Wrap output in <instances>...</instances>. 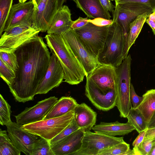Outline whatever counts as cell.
<instances>
[{
  "instance_id": "obj_50",
  "label": "cell",
  "mask_w": 155,
  "mask_h": 155,
  "mask_svg": "<svg viewBox=\"0 0 155 155\" xmlns=\"http://www.w3.org/2000/svg\"><path fill=\"white\" fill-rule=\"evenodd\" d=\"M153 12H154L155 13V8L153 10Z\"/></svg>"
},
{
  "instance_id": "obj_31",
  "label": "cell",
  "mask_w": 155,
  "mask_h": 155,
  "mask_svg": "<svg viewBox=\"0 0 155 155\" xmlns=\"http://www.w3.org/2000/svg\"><path fill=\"white\" fill-rule=\"evenodd\" d=\"M130 148V145L124 142L102 150L97 155H122Z\"/></svg>"
},
{
  "instance_id": "obj_46",
  "label": "cell",
  "mask_w": 155,
  "mask_h": 155,
  "mask_svg": "<svg viewBox=\"0 0 155 155\" xmlns=\"http://www.w3.org/2000/svg\"><path fill=\"white\" fill-rule=\"evenodd\" d=\"M122 155H134V153L133 149L131 150L130 148L126 152L124 153Z\"/></svg>"
},
{
  "instance_id": "obj_45",
  "label": "cell",
  "mask_w": 155,
  "mask_h": 155,
  "mask_svg": "<svg viewBox=\"0 0 155 155\" xmlns=\"http://www.w3.org/2000/svg\"><path fill=\"white\" fill-rule=\"evenodd\" d=\"M66 0H58L57 11L62 6Z\"/></svg>"
},
{
  "instance_id": "obj_48",
  "label": "cell",
  "mask_w": 155,
  "mask_h": 155,
  "mask_svg": "<svg viewBox=\"0 0 155 155\" xmlns=\"http://www.w3.org/2000/svg\"><path fill=\"white\" fill-rule=\"evenodd\" d=\"M35 6L37 7L41 0H32Z\"/></svg>"
},
{
  "instance_id": "obj_25",
  "label": "cell",
  "mask_w": 155,
  "mask_h": 155,
  "mask_svg": "<svg viewBox=\"0 0 155 155\" xmlns=\"http://www.w3.org/2000/svg\"><path fill=\"white\" fill-rule=\"evenodd\" d=\"M142 97V101L137 108L143 115L147 126L155 112V89L147 91Z\"/></svg>"
},
{
  "instance_id": "obj_8",
  "label": "cell",
  "mask_w": 155,
  "mask_h": 155,
  "mask_svg": "<svg viewBox=\"0 0 155 155\" xmlns=\"http://www.w3.org/2000/svg\"><path fill=\"white\" fill-rule=\"evenodd\" d=\"M40 31L32 26H15L4 31L1 36L0 51L14 52L29 40L38 35Z\"/></svg>"
},
{
  "instance_id": "obj_37",
  "label": "cell",
  "mask_w": 155,
  "mask_h": 155,
  "mask_svg": "<svg viewBox=\"0 0 155 155\" xmlns=\"http://www.w3.org/2000/svg\"><path fill=\"white\" fill-rule=\"evenodd\" d=\"M143 97L139 96L135 92L134 87L131 84L130 88V100L133 107L137 108L142 102Z\"/></svg>"
},
{
  "instance_id": "obj_36",
  "label": "cell",
  "mask_w": 155,
  "mask_h": 155,
  "mask_svg": "<svg viewBox=\"0 0 155 155\" xmlns=\"http://www.w3.org/2000/svg\"><path fill=\"white\" fill-rule=\"evenodd\" d=\"M115 3H130L146 5L155 8V0H115Z\"/></svg>"
},
{
  "instance_id": "obj_27",
  "label": "cell",
  "mask_w": 155,
  "mask_h": 155,
  "mask_svg": "<svg viewBox=\"0 0 155 155\" xmlns=\"http://www.w3.org/2000/svg\"><path fill=\"white\" fill-rule=\"evenodd\" d=\"M21 152L14 146L6 130H0V155H20Z\"/></svg>"
},
{
  "instance_id": "obj_3",
  "label": "cell",
  "mask_w": 155,
  "mask_h": 155,
  "mask_svg": "<svg viewBox=\"0 0 155 155\" xmlns=\"http://www.w3.org/2000/svg\"><path fill=\"white\" fill-rule=\"evenodd\" d=\"M125 39L123 29L114 22L110 25L104 48L97 58L100 64L116 68L124 60Z\"/></svg>"
},
{
  "instance_id": "obj_44",
  "label": "cell",
  "mask_w": 155,
  "mask_h": 155,
  "mask_svg": "<svg viewBox=\"0 0 155 155\" xmlns=\"http://www.w3.org/2000/svg\"><path fill=\"white\" fill-rule=\"evenodd\" d=\"M155 128V112L153 113L147 126L148 129Z\"/></svg>"
},
{
  "instance_id": "obj_51",
  "label": "cell",
  "mask_w": 155,
  "mask_h": 155,
  "mask_svg": "<svg viewBox=\"0 0 155 155\" xmlns=\"http://www.w3.org/2000/svg\"><path fill=\"white\" fill-rule=\"evenodd\" d=\"M111 1H115V0H110Z\"/></svg>"
},
{
  "instance_id": "obj_33",
  "label": "cell",
  "mask_w": 155,
  "mask_h": 155,
  "mask_svg": "<svg viewBox=\"0 0 155 155\" xmlns=\"http://www.w3.org/2000/svg\"><path fill=\"white\" fill-rule=\"evenodd\" d=\"M155 145V137L144 139L136 148H133L134 155H149L152 147Z\"/></svg>"
},
{
  "instance_id": "obj_18",
  "label": "cell",
  "mask_w": 155,
  "mask_h": 155,
  "mask_svg": "<svg viewBox=\"0 0 155 155\" xmlns=\"http://www.w3.org/2000/svg\"><path fill=\"white\" fill-rule=\"evenodd\" d=\"M115 68L110 65L100 64L86 77V79L101 89H115Z\"/></svg>"
},
{
  "instance_id": "obj_6",
  "label": "cell",
  "mask_w": 155,
  "mask_h": 155,
  "mask_svg": "<svg viewBox=\"0 0 155 155\" xmlns=\"http://www.w3.org/2000/svg\"><path fill=\"white\" fill-rule=\"evenodd\" d=\"M110 25L101 27L88 22L84 26L74 30L89 51L97 58L104 48Z\"/></svg>"
},
{
  "instance_id": "obj_7",
  "label": "cell",
  "mask_w": 155,
  "mask_h": 155,
  "mask_svg": "<svg viewBox=\"0 0 155 155\" xmlns=\"http://www.w3.org/2000/svg\"><path fill=\"white\" fill-rule=\"evenodd\" d=\"M124 142L123 137L110 136L86 130L81 147L72 155H97L101 150Z\"/></svg>"
},
{
  "instance_id": "obj_34",
  "label": "cell",
  "mask_w": 155,
  "mask_h": 155,
  "mask_svg": "<svg viewBox=\"0 0 155 155\" xmlns=\"http://www.w3.org/2000/svg\"><path fill=\"white\" fill-rule=\"evenodd\" d=\"M0 59L12 69L15 72L18 69L17 57L15 52L0 51Z\"/></svg>"
},
{
  "instance_id": "obj_43",
  "label": "cell",
  "mask_w": 155,
  "mask_h": 155,
  "mask_svg": "<svg viewBox=\"0 0 155 155\" xmlns=\"http://www.w3.org/2000/svg\"><path fill=\"white\" fill-rule=\"evenodd\" d=\"M155 137V128L147 129L144 139Z\"/></svg>"
},
{
  "instance_id": "obj_26",
  "label": "cell",
  "mask_w": 155,
  "mask_h": 155,
  "mask_svg": "<svg viewBox=\"0 0 155 155\" xmlns=\"http://www.w3.org/2000/svg\"><path fill=\"white\" fill-rule=\"evenodd\" d=\"M126 118L127 122L133 126L139 133L147 128L144 117L137 108L132 107Z\"/></svg>"
},
{
  "instance_id": "obj_41",
  "label": "cell",
  "mask_w": 155,
  "mask_h": 155,
  "mask_svg": "<svg viewBox=\"0 0 155 155\" xmlns=\"http://www.w3.org/2000/svg\"><path fill=\"white\" fill-rule=\"evenodd\" d=\"M146 22L151 28L154 34L155 35V13L151 14L146 19Z\"/></svg>"
},
{
  "instance_id": "obj_28",
  "label": "cell",
  "mask_w": 155,
  "mask_h": 155,
  "mask_svg": "<svg viewBox=\"0 0 155 155\" xmlns=\"http://www.w3.org/2000/svg\"><path fill=\"white\" fill-rule=\"evenodd\" d=\"M31 155H54L49 141L39 137L36 141Z\"/></svg>"
},
{
  "instance_id": "obj_30",
  "label": "cell",
  "mask_w": 155,
  "mask_h": 155,
  "mask_svg": "<svg viewBox=\"0 0 155 155\" xmlns=\"http://www.w3.org/2000/svg\"><path fill=\"white\" fill-rule=\"evenodd\" d=\"M11 107L4 99L1 94L0 95V124L5 126L12 121L11 114L12 111Z\"/></svg>"
},
{
  "instance_id": "obj_39",
  "label": "cell",
  "mask_w": 155,
  "mask_h": 155,
  "mask_svg": "<svg viewBox=\"0 0 155 155\" xmlns=\"http://www.w3.org/2000/svg\"><path fill=\"white\" fill-rule=\"evenodd\" d=\"M88 19L87 17L83 18L80 17L76 20L72 21L70 28L75 30L84 26L88 23Z\"/></svg>"
},
{
  "instance_id": "obj_17",
  "label": "cell",
  "mask_w": 155,
  "mask_h": 155,
  "mask_svg": "<svg viewBox=\"0 0 155 155\" xmlns=\"http://www.w3.org/2000/svg\"><path fill=\"white\" fill-rule=\"evenodd\" d=\"M85 130L79 128L59 141L51 144L54 155H72L81 147Z\"/></svg>"
},
{
  "instance_id": "obj_12",
  "label": "cell",
  "mask_w": 155,
  "mask_h": 155,
  "mask_svg": "<svg viewBox=\"0 0 155 155\" xmlns=\"http://www.w3.org/2000/svg\"><path fill=\"white\" fill-rule=\"evenodd\" d=\"M35 5L32 0L13 5L6 20L4 30L5 31L14 27L32 25Z\"/></svg>"
},
{
  "instance_id": "obj_24",
  "label": "cell",
  "mask_w": 155,
  "mask_h": 155,
  "mask_svg": "<svg viewBox=\"0 0 155 155\" xmlns=\"http://www.w3.org/2000/svg\"><path fill=\"white\" fill-rule=\"evenodd\" d=\"M78 104L76 100L71 97H62L56 102L44 120L63 116L74 110Z\"/></svg>"
},
{
  "instance_id": "obj_40",
  "label": "cell",
  "mask_w": 155,
  "mask_h": 155,
  "mask_svg": "<svg viewBox=\"0 0 155 155\" xmlns=\"http://www.w3.org/2000/svg\"><path fill=\"white\" fill-rule=\"evenodd\" d=\"M148 128L141 132L133 142L132 145L133 148H137L144 140L146 132Z\"/></svg>"
},
{
  "instance_id": "obj_11",
  "label": "cell",
  "mask_w": 155,
  "mask_h": 155,
  "mask_svg": "<svg viewBox=\"0 0 155 155\" xmlns=\"http://www.w3.org/2000/svg\"><path fill=\"white\" fill-rule=\"evenodd\" d=\"M85 95L98 109L107 111L116 105L117 93L115 89H103L87 79Z\"/></svg>"
},
{
  "instance_id": "obj_42",
  "label": "cell",
  "mask_w": 155,
  "mask_h": 155,
  "mask_svg": "<svg viewBox=\"0 0 155 155\" xmlns=\"http://www.w3.org/2000/svg\"><path fill=\"white\" fill-rule=\"evenodd\" d=\"M104 8L109 12H114L115 6L113 5L110 0H100Z\"/></svg>"
},
{
  "instance_id": "obj_14",
  "label": "cell",
  "mask_w": 155,
  "mask_h": 155,
  "mask_svg": "<svg viewBox=\"0 0 155 155\" xmlns=\"http://www.w3.org/2000/svg\"><path fill=\"white\" fill-rule=\"evenodd\" d=\"M58 100L55 96L51 97L38 102L33 107H26L15 116L16 122L22 125L44 120Z\"/></svg>"
},
{
  "instance_id": "obj_9",
  "label": "cell",
  "mask_w": 155,
  "mask_h": 155,
  "mask_svg": "<svg viewBox=\"0 0 155 155\" xmlns=\"http://www.w3.org/2000/svg\"><path fill=\"white\" fill-rule=\"evenodd\" d=\"M60 34L83 66L86 77L100 64L97 58L84 45L74 30L70 28Z\"/></svg>"
},
{
  "instance_id": "obj_32",
  "label": "cell",
  "mask_w": 155,
  "mask_h": 155,
  "mask_svg": "<svg viewBox=\"0 0 155 155\" xmlns=\"http://www.w3.org/2000/svg\"><path fill=\"white\" fill-rule=\"evenodd\" d=\"M0 76L8 86L12 84L16 77L14 71L1 59Z\"/></svg>"
},
{
  "instance_id": "obj_29",
  "label": "cell",
  "mask_w": 155,
  "mask_h": 155,
  "mask_svg": "<svg viewBox=\"0 0 155 155\" xmlns=\"http://www.w3.org/2000/svg\"><path fill=\"white\" fill-rule=\"evenodd\" d=\"M13 0H0V36L4 31L5 25L12 5Z\"/></svg>"
},
{
  "instance_id": "obj_23",
  "label": "cell",
  "mask_w": 155,
  "mask_h": 155,
  "mask_svg": "<svg viewBox=\"0 0 155 155\" xmlns=\"http://www.w3.org/2000/svg\"><path fill=\"white\" fill-rule=\"evenodd\" d=\"M150 14L146 12L140 15L130 23L124 50V58L127 56L130 49L135 43L146 19Z\"/></svg>"
},
{
  "instance_id": "obj_22",
  "label": "cell",
  "mask_w": 155,
  "mask_h": 155,
  "mask_svg": "<svg viewBox=\"0 0 155 155\" xmlns=\"http://www.w3.org/2000/svg\"><path fill=\"white\" fill-rule=\"evenodd\" d=\"M92 129L95 132L112 137L124 136L135 130L134 127L127 122L122 123L117 121L112 123L101 122L98 124L95 125Z\"/></svg>"
},
{
  "instance_id": "obj_38",
  "label": "cell",
  "mask_w": 155,
  "mask_h": 155,
  "mask_svg": "<svg viewBox=\"0 0 155 155\" xmlns=\"http://www.w3.org/2000/svg\"><path fill=\"white\" fill-rule=\"evenodd\" d=\"M88 22L99 26H104L111 25L113 23L112 19H107L105 18H97L92 19H88Z\"/></svg>"
},
{
  "instance_id": "obj_19",
  "label": "cell",
  "mask_w": 155,
  "mask_h": 155,
  "mask_svg": "<svg viewBox=\"0 0 155 155\" xmlns=\"http://www.w3.org/2000/svg\"><path fill=\"white\" fill-rule=\"evenodd\" d=\"M74 118L79 128L90 130L95 125L97 114L84 103L78 104L74 110Z\"/></svg>"
},
{
  "instance_id": "obj_4",
  "label": "cell",
  "mask_w": 155,
  "mask_h": 155,
  "mask_svg": "<svg viewBox=\"0 0 155 155\" xmlns=\"http://www.w3.org/2000/svg\"><path fill=\"white\" fill-rule=\"evenodd\" d=\"M131 61L130 54H128L115 68V86L117 95L116 106L121 117H127L132 107L130 100Z\"/></svg>"
},
{
  "instance_id": "obj_5",
  "label": "cell",
  "mask_w": 155,
  "mask_h": 155,
  "mask_svg": "<svg viewBox=\"0 0 155 155\" xmlns=\"http://www.w3.org/2000/svg\"><path fill=\"white\" fill-rule=\"evenodd\" d=\"M74 111L61 116L45 119L21 126L28 132L50 141L59 134L72 121Z\"/></svg>"
},
{
  "instance_id": "obj_47",
  "label": "cell",
  "mask_w": 155,
  "mask_h": 155,
  "mask_svg": "<svg viewBox=\"0 0 155 155\" xmlns=\"http://www.w3.org/2000/svg\"><path fill=\"white\" fill-rule=\"evenodd\" d=\"M149 155H155V145L152 147Z\"/></svg>"
},
{
  "instance_id": "obj_35",
  "label": "cell",
  "mask_w": 155,
  "mask_h": 155,
  "mask_svg": "<svg viewBox=\"0 0 155 155\" xmlns=\"http://www.w3.org/2000/svg\"><path fill=\"white\" fill-rule=\"evenodd\" d=\"M79 129L74 118L72 121L59 134L49 141L50 144L59 141Z\"/></svg>"
},
{
  "instance_id": "obj_49",
  "label": "cell",
  "mask_w": 155,
  "mask_h": 155,
  "mask_svg": "<svg viewBox=\"0 0 155 155\" xmlns=\"http://www.w3.org/2000/svg\"><path fill=\"white\" fill-rule=\"evenodd\" d=\"M28 0H18L19 2H25L27 1Z\"/></svg>"
},
{
  "instance_id": "obj_21",
  "label": "cell",
  "mask_w": 155,
  "mask_h": 155,
  "mask_svg": "<svg viewBox=\"0 0 155 155\" xmlns=\"http://www.w3.org/2000/svg\"><path fill=\"white\" fill-rule=\"evenodd\" d=\"M76 6L87 18H101L110 19L111 16L102 5L100 0H73Z\"/></svg>"
},
{
  "instance_id": "obj_20",
  "label": "cell",
  "mask_w": 155,
  "mask_h": 155,
  "mask_svg": "<svg viewBox=\"0 0 155 155\" xmlns=\"http://www.w3.org/2000/svg\"><path fill=\"white\" fill-rule=\"evenodd\" d=\"M72 21L70 9L67 5H63L55 14L47 34H60L70 28Z\"/></svg>"
},
{
  "instance_id": "obj_10",
  "label": "cell",
  "mask_w": 155,
  "mask_h": 155,
  "mask_svg": "<svg viewBox=\"0 0 155 155\" xmlns=\"http://www.w3.org/2000/svg\"><path fill=\"white\" fill-rule=\"evenodd\" d=\"M153 12V9L152 8L146 5L115 3V8L112 12L113 22L117 23L122 28L125 43L130 23L138 15L146 12L151 14Z\"/></svg>"
},
{
  "instance_id": "obj_16",
  "label": "cell",
  "mask_w": 155,
  "mask_h": 155,
  "mask_svg": "<svg viewBox=\"0 0 155 155\" xmlns=\"http://www.w3.org/2000/svg\"><path fill=\"white\" fill-rule=\"evenodd\" d=\"M58 0H41L35 6L32 26L40 32L47 31L57 11Z\"/></svg>"
},
{
  "instance_id": "obj_13",
  "label": "cell",
  "mask_w": 155,
  "mask_h": 155,
  "mask_svg": "<svg viewBox=\"0 0 155 155\" xmlns=\"http://www.w3.org/2000/svg\"><path fill=\"white\" fill-rule=\"evenodd\" d=\"M16 122L11 121L6 125L8 135L15 147L27 155H31L39 136L24 129Z\"/></svg>"
},
{
  "instance_id": "obj_15",
  "label": "cell",
  "mask_w": 155,
  "mask_h": 155,
  "mask_svg": "<svg viewBox=\"0 0 155 155\" xmlns=\"http://www.w3.org/2000/svg\"><path fill=\"white\" fill-rule=\"evenodd\" d=\"M64 70L56 56L52 54L45 74L38 85L36 94H45L58 87L64 79Z\"/></svg>"
},
{
  "instance_id": "obj_1",
  "label": "cell",
  "mask_w": 155,
  "mask_h": 155,
  "mask_svg": "<svg viewBox=\"0 0 155 155\" xmlns=\"http://www.w3.org/2000/svg\"><path fill=\"white\" fill-rule=\"evenodd\" d=\"M43 38L38 35L17 48L18 68L16 77L8 86L15 100L25 103L33 100L38 85L49 64L51 53Z\"/></svg>"
},
{
  "instance_id": "obj_2",
  "label": "cell",
  "mask_w": 155,
  "mask_h": 155,
  "mask_svg": "<svg viewBox=\"0 0 155 155\" xmlns=\"http://www.w3.org/2000/svg\"><path fill=\"white\" fill-rule=\"evenodd\" d=\"M45 38L51 53L56 56L64 70V81L72 85L82 82L86 72L62 36L48 34Z\"/></svg>"
}]
</instances>
